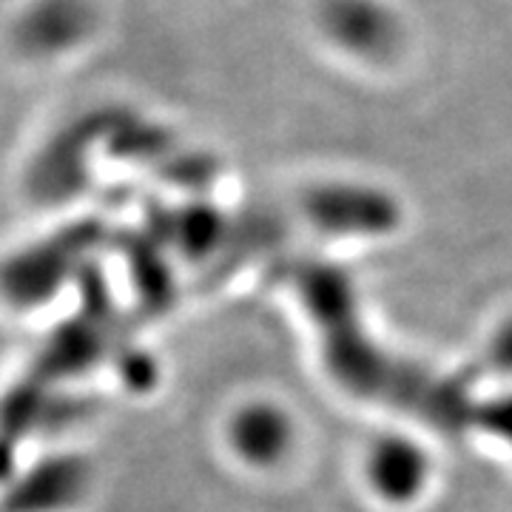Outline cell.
<instances>
[{
    "label": "cell",
    "mask_w": 512,
    "mask_h": 512,
    "mask_svg": "<svg viewBox=\"0 0 512 512\" xmlns=\"http://www.w3.org/2000/svg\"><path fill=\"white\" fill-rule=\"evenodd\" d=\"M311 23L330 55L365 72L399 66L413 43L396 0H313Z\"/></svg>",
    "instance_id": "obj_1"
},
{
    "label": "cell",
    "mask_w": 512,
    "mask_h": 512,
    "mask_svg": "<svg viewBox=\"0 0 512 512\" xmlns=\"http://www.w3.org/2000/svg\"><path fill=\"white\" fill-rule=\"evenodd\" d=\"M359 470L373 504L407 510L416 507L433 484V453L410 433L384 430L365 444Z\"/></svg>",
    "instance_id": "obj_2"
},
{
    "label": "cell",
    "mask_w": 512,
    "mask_h": 512,
    "mask_svg": "<svg viewBox=\"0 0 512 512\" xmlns=\"http://www.w3.org/2000/svg\"><path fill=\"white\" fill-rule=\"evenodd\" d=\"M313 211L316 217L325 222V225H382L396 217V208L393 202L384 197L382 191L370 188V185H328V188H319L313 194Z\"/></svg>",
    "instance_id": "obj_5"
},
{
    "label": "cell",
    "mask_w": 512,
    "mask_h": 512,
    "mask_svg": "<svg viewBox=\"0 0 512 512\" xmlns=\"http://www.w3.org/2000/svg\"><path fill=\"white\" fill-rule=\"evenodd\" d=\"M89 481L92 473L83 458L43 461L9 493V512H66L86 495Z\"/></svg>",
    "instance_id": "obj_4"
},
{
    "label": "cell",
    "mask_w": 512,
    "mask_h": 512,
    "mask_svg": "<svg viewBox=\"0 0 512 512\" xmlns=\"http://www.w3.org/2000/svg\"><path fill=\"white\" fill-rule=\"evenodd\" d=\"M222 439L231 458L245 470L276 473L299 447V424L288 404L276 399H245L225 419Z\"/></svg>",
    "instance_id": "obj_3"
}]
</instances>
